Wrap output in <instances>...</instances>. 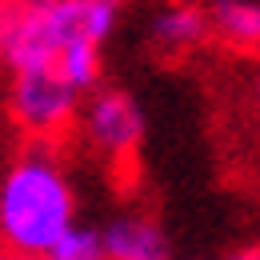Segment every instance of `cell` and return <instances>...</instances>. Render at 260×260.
Masks as SVG:
<instances>
[{"instance_id": "obj_1", "label": "cell", "mask_w": 260, "mask_h": 260, "mask_svg": "<svg viewBox=\"0 0 260 260\" xmlns=\"http://www.w3.org/2000/svg\"><path fill=\"white\" fill-rule=\"evenodd\" d=\"M76 224V188L56 144L28 140L0 176V248L44 260Z\"/></svg>"}, {"instance_id": "obj_2", "label": "cell", "mask_w": 260, "mask_h": 260, "mask_svg": "<svg viewBox=\"0 0 260 260\" xmlns=\"http://www.w3.org/2000/svg\"><path fill=\"white\" fill-rule=\"evenodd\" d=\"M124 0H0V44L8 72L56 68L76 40L108 44Z\"/></svg>"}, {"instance_id": "obj_3", "label": "cell", "mask_w": 260, "mask_h": 260, "mask_svg": "<svg viewBox=\"0 0 260 260\" xmlns=\"http://www.w3.org/2000/svg\"><path fill=\"white\" fill-rule=\"evenodd\" d=\"M84 92H76L56 68H20L8 72V120L28 140L56 144L68 128H76Z\"/></svg>"}, {"instance_id": "obj_4", "label": "cell", "mask_w": 260, "mask_h": 260, "mask_svg": "<svg viewBox=\"0 0 260 260\" xmlns=\"http://www.w3.org/2000/svg\"><path fill=\"white\" fill-rule=\"evenodd\" d=\"M76 132L88 152L108 164H132L144 144V112L124 88L88 92L76 116Z\"/></svg>"}, {"instance_id": "obj_5", "label": "cell", "mask_w": 260, "mask_h": 260, "mask_svg": "<svg viewBox=\"0 0 260 260\" xmlns=\"http://www.w3.org/2000/svg\"><path fill=\"white\" fill-rule=\"evenodd\" d=\"M208 36H212L208 8L188 4V0L160 4V8L152 12V20H148V44H152V52H160V56H184V52L200 48Z\"/></svg>"}, {"instance_id": "obj_6", "label": "cell", "mask_w": 260, "mask_h": 260, "mask_svg": "<svg viewBox=\"0 0 260 260\" xmlns=\"http://www.w3.org/2000/svg\"><path fill=\"white\" fill-rule=\"evenodd\" d=\"M104 260H172L164 228L144 212H120L100 228Z\"/></svg>"}, {"instance_id": "obj_7", "label": "cell", "mask_w": 260, "mask_h": 260, "mask_svg": "<svg viewBox=\"0 0 260 260\" xmlns=\"http://www.w3.org/2000/svg\"><path fill=\"white\" fill-rule=\"evenodd\" d=\"M208 24L216 40L260 52V0H212Z\"/></svg>"}, {"instance_id": "obj_8", "label": "cell", "mask_w": 260, "mask_h": 260, "mask_svg": "<svg viewBox=\"0 0 260 260\" xmlns=\"http://www.w3.org/2000/svg\"><path fill=\"white\" fill-rule=\"evenodd\" d=\"M44 260H104V240H100V228L92 224H72L48 248Z\"/></svg>"}, {"instance_id": "obj_9", "label": "cell", "mask_w": 260, "mask_h": 260, "mask_svg": "<svg viewBox=\"0 0 260 260\" xmlns=\"http://www.w3.org/2000/svg\"><path fill=\"white\" fill-rule=\"evenodd\" d=\"M0 260H32V256H20V252H12V248H0Z\"/></svg>"}, {"instance_id": "obj_10", "label": "cell", "mask_w": 260, "mask_h": 260, "mask_svg": "<svg viewBox=\"0 0 260 260\" xmlns=\"http://www.w3.org/2000/svg\"><path fill=\"white\" fill-rule=\"evenodd\" d=\"M252 88H256V100H260V64H256V76H252Z\"/></svg>"}, {"instance_id": "obj_11", "label": "cell", "mask_w": 260, "mask_h": 260, "mask_svg": "<svg viewBox=\"0 0 260 260\" xmlns=\"http://www.w3.org/2000/svg\"><path fill=\"white\" fill-rule=\"evenodd\" d=\"M0 64H4V44H0Z\"/></svg>"}]
</instances>
